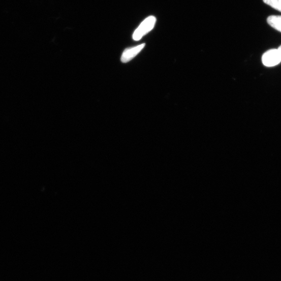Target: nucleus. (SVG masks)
<instances>
[{"label":"nucleus","instance_id":"nucleus-5","mask_svg":"<svg viewBox=\"0 0 281 281\" xmlns=\"http://www.w3.org/2000/svg\"><path fill=\"white\" fill-rule=\"evenodd\" d=\"M263 2L267 5L281 12V0H263Z\"/></svg>","mask_w":281,"mask_h":281},{"label":"nucleus","instance_id":"nucleus-3","mask_svg":"<svg viewBox=\"0 0 281 281\" xmlns=\"http://www.w3.org/2000/svg\"><path fill=\"white\" fill-rule=\"evenodd\" d=\"M145 43L131 48L126 49L121 56V60L123 63L131 61L144 48Z\"/></svg>","mask_w":281,"mask_h":281},{"label":"nucleus","instance_id":"nucleus-1","mask_svg":"<svg viewBox=\"0 0 281 281\" xmlns=\"http://www.w3.org/2000/svg\"><path fill=\"white\" fill-rule=\"evenodd\" d=\"M157 18L150 16L145 19L134 32L133 38L135 41L141 40L145 35L152 30L155 26Z\"/></svg>","mask_w":281,"mask_h":281},{"label":"nucleus","instance_id":"nucleus-2","mask_svg":"<svg viewBox=\"0 0 281 281\" xmlns=\"http://www.w3.org/2000/svg\"><path fill=\"white\" fill-rule=\"evenodd\" d=\"M262 63L267 68L275 67L281 63V58L277 49L267 51L262 56Z\"/></svg>","mask_w":281,"mask_h":281},{"label":"nucleus","instance_id":"nucleus-6","mask_svg":"<svg viewBox=\"0 0 281 281\" xmlns=\"http://www.w3.org/2000/svg\"><path fill=\"white\" fill-rule=\"evenodd\" d=\"M277 49L281 58V45Z\"/></svg>","mask_w":281,"mask_h":281},{"label":"nucleus","instance_id":"nucleus-4","mask_svg":"<svg viewBox=\"0 0 281 281\" xmlns=\"http://www.w3.org/2000/svg\"><path fill=\"white\" fill-rule=\"evenodd\" d=\"M268 24L276 30L281 33V16L271 15L267 18Z\"/></svg>","mask_w":281,"mask_h":281}]
</instances>
